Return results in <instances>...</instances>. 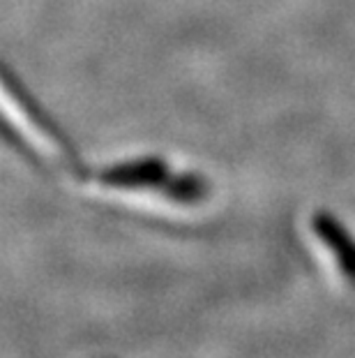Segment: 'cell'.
Listing matches in <instances>:
<instances>
[{
  "instance_id": "obj_1",
  "label": "cell",
  "mask_w": 355,
  "mask_h": 358,
  "mask_svg": "<svg viewBox=\"0 0 355 358\" xmlns=\"http://www.w3.org/2000/svg\"><path fill=\"white\" fill-rule=\"evenodd\" d=\"M312 229L337 259L342 275L355 285V236L328 210H319L312 217Z\"/></svg>"
},
{
  "instance_id": "obj_2",
  "label": "cell",
  "mask_w": 355,
  "mask_h": 358,
  "mask_svg": "<svg viewBox=\"0 0 355 358\" xmlns=\"http://www.w3.org/2000/svg\"><path fill=\"white\" fill-rule=\"evenodd\" d=\"M100 180L104 185H113V187H157L166 192L173 176L171 169L162 159L150 157V159H141V162L111 166V169L102 173Z\"/></svg>"
}]
</instances>
